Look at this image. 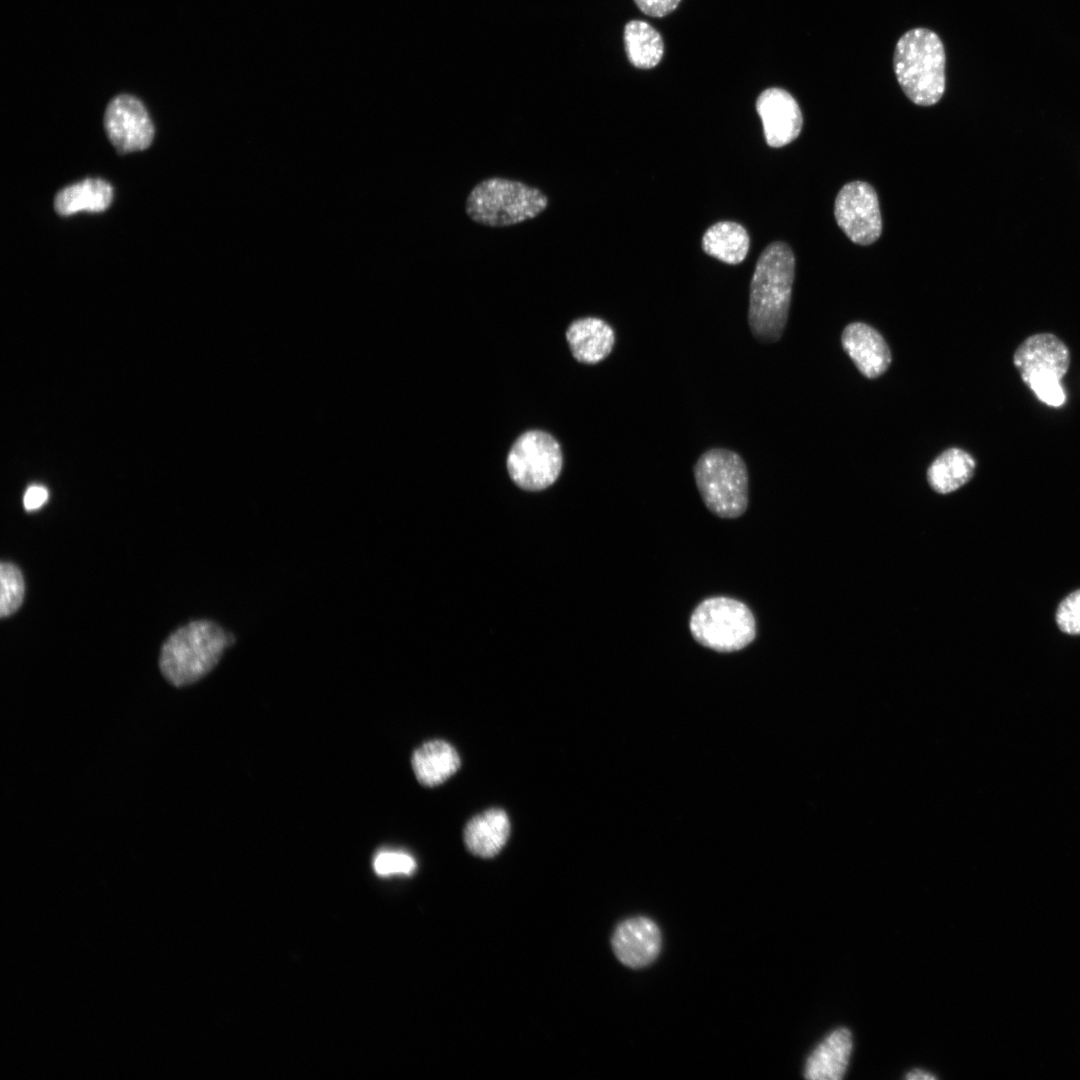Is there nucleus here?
I'll list each match as a JSON object with an SVG mask.
<instances>
[{"label":"nucleus","instance_id":"obj_1","mask_svg":"<svg viewBox=\"0 0 1080 1080\" xmlns=\"http://www.w3.org/2000/svg\"><path fill=\"white\" fill-rule=\"evenodd\" d=\"M795 257L790 246L776 241L758 258L750 283L748 324L763 343L778 341L785 330L791 303Z\"/></svg>","mask_w":1080,"mask_h":1080},{"label":"nucleus","instance_id":"obj_2","mask_svg":"<svg viewBox=\"0 0 1080 1080\" xmlns=\"http://www.w3.org/2000/svg\"><path fill=\"white\" fill-rule=\"evenodd\" d=\"M234 642V635L215 622H190L164 642L159 658L161 673L176 687L195 683L217 665L225 649Z\"/></svg>","mask_w":1080,"mask_h":1080},{"label":"nucleus","instance_id":"obj_3","mask_svg":"<svg viewBox=\"0 0 1080 1080\" xmlns=\"http://www.w3.org/2000/svg\"><path fill=\"white\" fill-rule=\"evenodd\" d=\"M945 50L940 37L926 28H914L898 40L894 72L904 94L916 105L931 106L945 91Z\"/></svg>","mask_w":1080,"mask_h":1080},{"label":"nucleus","instance_id":"obj_4","mask_svg":"<svg viewBox=\"0 0 1080 1080\" xmlns=\"http://www.w3.org/2000/svg\"><path fill=\"white\" fill-rule=\"evenodd\" d=\"M548 196L522 181L490 177L478 182L465 202L468 217L488 227H508L531 220L546 210Z\"/></svg>","mask_w":1080,"mask_h":1080},{"label":"nucleus","instance_id":"obj_5","mask_svg":"<svg viewBox=\"0 0 1080 1080\" xmlns=\"http://www.w3.org/2000/svg\"><path fill=\"white\" fill-rule=\"evenodd\" d=\"M693 474L706 508L722 519L742 516L749 504V475L744 460L726 448H711L696 461Z\"/></svg>","mask_w":1080,"mask_h":1080},{"label":"nucleus","instance_id":"obj_6","mask_svg":"<svg viewBox=\"0 0 1080 1080\" xmlns=\"http://www.w3.org/2000/svg\"><path fill=\"white\" fill-rule=\"evenodd\" d=\"M689 630L698 644L720 653L747 647L757 634L751 609L744 602L727 596L702 600L691 613Z\"/></svg>","mask_w":1080,"mask_h":1080},{"label":"nucleus","instance_id":"obj_7","mask_svg":"<svg viewBox=\"0 0 1080 1080\" xmlns=\"http://www.w3.org/2000/svg\"><path fill=\"white\" fill-rule=\"evenodd\" d=\"M562 468V452L550 434L531 430L523 433L507 456V469L521 488L538 491L552 485Z\"/></svg>","mask_w":1080,"mask_h":1080},{"label":"nucleus","instance_id":"obj_8","mask_svg":"<svg viewBox=\"0 0 1080 1080\" xmlns=\"http://www.w3.org/2000/svg\"><path fill=\"white\" fill-rule=\"evenodd\" d=\"M834 215L838 226L853 243L870 245L881 235L878 196L867 182L846 183L836 196Z\"/></svg>","mask_w":1080,"mask_h":1080},{"label":"nucleus","instance_id":"obj_9","mask_svg":"<svg viewBox=\"0 0 1080 1080\" xmlns=\"http://www.w3.org/2000/svg\"><path fill=\"white\" fill-rule=\"evenodd\" d=\"M104 127L120 153L144 150L154 136V126L146 108L140 100L127 94L118 95L109 102Z\"/></svg>","mask_w":1080,"mask_h":1080},{"label":"nucleus","instance_id":"obj_10","mask_svg":"<svg viewBox=\"0 0 1080 1080\" xmlns=\"http://www.w3.org/2000/svg\"><path fill=\"white\" fill-rule=\"evenodd\" d=\"M1070 362L1071 355L1067 345L1048 332L1027 337L1013 354V364L1026 385L1037 378L1061 380L1066 375Z\"/></svg>","mask_w":1080,"mask_h":1080},{"label":"nucleus","instance_id":"obj_11","mask_svg":"<svg viewBox=\"0 0 1080 1080\" xmlns=\"http://www.w3.org/2000/svg\"><path fill=\"white\" fill-rule=\"evenodd\" d=\"M766 142L779 148L795 140L802 129L803 118L794 97L778 87L765 89L756 101Z\"/></svg>","mask_w":1080,"mask_h":1080},{"label":"nucleus","instance_id":"obj_12","mask_svg":"<svg viewBox=\"0 0 1080 1080\" xmlns=\"http://www.w3.org/2000/svg\"><path fill=\"white\" fill-rule=\"evenodd\" d=\"M662 944L658 925L650 918L636 916L622 921L615 929L611 945L618 960L630 968H643L660 953Z\"/></svg>","mask_w":1080,"mask_h":1080},{"label":"nucleus","instance_id":"obj_13","mask_svg":"<svg viewBox=\"0 0 1080 1080\" xmlns=\"http://www.w3.org/2000/svg\"><path fill=\"white\" fill-rule=\"evenodd\" d=\"M842 346L858 370L867 378L883 374L891 363V353L882 335L873 327L854 322L845 327Z\"/></svg>","mask_w":1080,"mask_h":1080},{"label":"nucleus","instance_id":"obj_14","mask_svg":"<svg viewBox=\"0 0 1080 1080\" xmlns=\"http://www.w3.org/2000/svg\"><path fill=\"white\" fill-rule=\"evenodd\" d=\"M853 1048L851 1031L838 1027L831 1031L807 1057L804 1076L813 1080H839L848 1066Z\"/></svg>","mask_w":1080,"mask_h":1080},{"label":"nucleus","instance_id":"obj_15","mask_svg":"<svg viewBox=\"0 0 1080 1080\" xmlns=\"http://www.w3.org/2000/svg\"><path fill=\"white\" fill-rule=\"evenodd\" d=\"M510 831V820L503 809H487L466 823L463 830L464 844L473 855L491 858L503 849Z\"/></svg>","mask_w":1080,"mask_h":1080},{"label":"nucleus","instance_id":"obj_16","mask_svg":"<svg viewBox=\"0 0 1080 1080\" xmlns=\"http://www.w3.org/2000/svg\"><path fill=\"white\" fill-rule=\"evenodd\" d=\"M573 357L584 364L604 360L615 344V332L603 319L585 317L575 320L566 332Z\"/></svg>","mask_w":1080,"mask_h":1080},{"label":"nucleus","instance_id":"obj_17","mask_svg":"<svg viewBox=\"0 0 1080 1080\" xmlns=\"http://www.w3.org/2000/svg\"><path fill=\"white\" fill-rule=\"evenodd\" d=\"M461 764L456 749L440 739L423 743L412 754L411 765L417 781L426 787L442 784Z\"/></svg>","mask_w":1080,"mask_h":1080},{"label":"nucleus","instance_id":"obj_18","mask_svg":"<svg viewBox=\"0 0 1080 1080\" xmlns=\"http://www.w3.org/2000/svg\"><path fill=\"white\" fill-rule=\"evenodd\" d=\"M976 469L971 454L960 448L943 451L929 466L927 480L939 494L951 493L970 481Z\"/></svg>","mask_w":1080,"mask_h":1080},{"label":"nucleus","instance_id":"obj_19","mask_svg":"<svg viewBox=\"0 0 1080 1080\" xmlns=\"http://www.w3.org/2000/svg\"><path fill=\"white\" fill-rule=\"evenodd\" d=\"M113 190L103 179L89 178L63 188L54 200L55 211L68 216L79 211L101 212L111 204Z\"/></svg>","mask_w":1080,"mask_h":1080},{"label":"nucleus","instance_id":"obj_20","mask_svg":"<svg viewBox=\"0 0 1080 1080\" xmlns=\"http://www.w3.org/2000/svg\"><path fill=\"white\" fill-rule=\"evenodd\" d=\"M749 236L744 227L721 221L709 227L702 239L703 250L727 264L741 263L749 250Z\"/></svg>","mask_w":1080,"mask_h":1080},{"label":"nucleus","instance_id":"obj_21","mask_svg":"<svg viewBox=\"0 0 1080 1080\" xmlns=\"http://www.w3.org/2000/svg\"><path fill=\"white\" fill-rule=\"evenodd\" d=\"M624 44L630 63L637 68L651 69L662 59V37L645 21L632 20L625 25Z\"/></svg>","mask_w":1080,"mask_h":1080},{"label":"nucleus","instance_id":"obj_22","mask_svg":"<svg viewBox=\"0 0 1080 1080\" xmlns=\"http://www.w3.org/2000/svg\"><path fill=\"white\" fill-rule=\"evenodd\" d=\"M0 579V615L5 618L20 608L24 598L25 585L20 569L10 562L1 563Z\"/></svg>","mask_w":1080,"mask_h":1080},{"label":"nucleus","instance_id":"obj_23","mask_svg":"<svg viewBox=\"0 0 1080 1080\" xmlns=\"http://www.w3.org/2000/svg\"><path fill=\"white\" fill-rule=\"evenodd\" d=\"M373 868L379 876L410 875L416 869V861L406 852L383 850L374 857Z\"/></svg>","mask_w":1080,"mask_h":1080},{"label":"nucleus","instance_id":"obj_24","mask_svg":"<svg viewBox=\"0 0 1080 1080\" xmlns=\"http://www.w3.org/2000/svg\"><path fill=\"white\" fill-rule=\"evenodd\" d=\"M1059 629L1070 635H1080V589L1070 593L1056 611Z\"/></svg>","mask_w":1080,"mask_h":1080},{"label":"nucleus","instance_id":"obj_25","mask_svg":"<svg viewBox=\"0 0 1080 1080\" xmlns=\"http://www.w3.org/2000/svg\"><path fill=\"white\" fill-rule=\"evenodd\" d=\"M1027 386L1047 405L1059 407L1065 403L1064 389L1060 384V380L1056 378L1033 379Z\"/></svg>","mask_w":1080,"mask_h":1080},{"label":"nucleus","instance_id":"obj_26","mask_svg":"<svg viewBox=\"0 0 1080 1080\" xmlns=\"http://www.w3.org/2000/svg\"><path fill=\"white\" fill-rule=\"evenodd\" d=\"M638 8L646 15L663 17L674 11L681 0H634Z\"/></svg>","mask_w":1080,"mask_h":1080},{"label":"nucleus","instance_id":"obj_27","mask_svg":"<svg viewBox=\"0 0 1080 1080\" xmlns=\"http://www.w3.org/2000/svg\"><path fill=\"white\" fill-rule=\"evenodd\" d=\"M48 491L40 485H32L27 488L23 497V505L26 511H34L42 507L48 500Z\"/></svg>","mask_w":1080,"mask_h":1080},{"label":"nucleus","instance_id":"obj_28","mask_svg":"<svg viewBox=\"0 0 1080 1080\" xmlns=\"http://www.w3.org/2000/svg\"><path fill=\"white\" fill-rule=\"evenodd\" d=\"M905 1078L909 1080H933L937 1077L926 1070L917 1068L910 1070L905 1076Z\"/></svg>","mask_w":1080,"mask_h":1080}]
</instances>
